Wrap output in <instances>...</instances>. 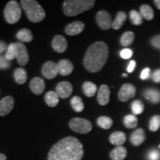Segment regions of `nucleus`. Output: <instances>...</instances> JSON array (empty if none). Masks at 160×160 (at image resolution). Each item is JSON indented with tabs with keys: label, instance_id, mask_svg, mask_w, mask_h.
I'll use <instances>...</instances> for the list:
<instances>
[{
	"label": "nucleus",
	"instance_id": "1",
	"mask_svg": "<svg viewBox=\"0 0 160 160\" xmlns=\"http://www.w3.org/2000/svg\"><path fill=\"white\" fill-rule=\"evenodd\" d=\"M83 145L77 138L68 137L59 140L50 150L48 160H82Z\"/></svg>",
	"mask_w": 160,
	"mask_h": 160
},
{
	"label": "nucleus",
	"instance_id": "2",
	"mask_svg": "<svg viewBox=\"0 0 160 160\" xmlns=\"http://www.w3.org/2000/svg\"><path fill=\"white\" fill-rule=\"evenodd\" d=\"M109 56V48L103 42H97L91 45L86 52L84 58V65L91 73H97L107 62Z\"/></svg>",
	"mask_w": 160,
	"mask_h": 160
},
{
	"label": "nucleus",
	"instance_id": "3",
	"mask_svg": "<svg viewBox=\"0 0 160 160\" xmlns=\"http://www.w3.org/2000/svg\"><path fill=\"white\" fill-rule=\"evenodd\" d=\"M94 5L93 0H66L63 2V11L67 17H74L89 11Z\"/></svg>",
	"mask_w": 160,
	"mask_h": 160
},
{
	"label": "nucleus",
	"instance_id": "4",
	"mask_svg": "<svg viewBox=\"0 0 160 160\" xmlns=\"http://www.w3.org/2000/svg\"><path fill=\"white\" fill-rule=\"evenodd\" d=\"M21 5L27 17L32 22H39L45 19V12L43 8L35 0H22Z\"/></svg>",
	"mask_w": 160,
	"mask_h": 160
},
{
	"label": "nucleus",
	"instance_id": "5",
	"mask_svg": "<svg viewBox=\"0 0 160 160\" xmlns=\"http://www.w3.org/2000/svg\"><path fill=\"white\" fill-rule=\"evenodd\" d=\"M4 17L7 22L11 25L19 21L22 17V10L17 1L12 0L8 2L4 10Z\"/></svg>",
	"mask_w": 160,
	"mask_h": 160
},
{
	"label": "nucleus",
	"instance_id": "6",
	"mask_svg": "<svg viewBox=\"0 0 160 160\" xmlns=\"http://www.w3.org/2000/svg\"><path fill=\"white\" fill-rule=\"evenodd\" d=\"M69 127L71 128L72 131L77 133L85 134V133H89L92 130V124L88 119L75 117L70 121Z\"/></svg>",
	"mask_w": 160,
	"mask_h": 160
},
{
	"label": "nucleus",
	"instance_id": "7",
	"mask_svg": "<svg viewBox=\"0 0 160 160\" xmlns=\"http://www.w3.org/2000/svg\"><path fill=\"white\" fill-rule=\"evenodd\" d=\"M96 21L100 28L108 30L112 27V19L110 13L106 11H100L96 16Z\"/></svg>",
	"mask_w": 160,
	"mask_h": 160
},
{
	"label": "nucleus",
	"instance_id": "8",
	"mask_svg": "<svg viewBox=\"0 0 160 160\" xmlns=\"http://www.w3.org/2000/svg\"><path fill=\"white\" fill-rule=\"evenodd\" d=\"M58 72L57 64L53 61L46 62L42 68V74L45 79H52L57 77Z\"/></svg>",
	"mask_w": 160,
	"mask_h": 160
},
{
	"label": "nucleus",
	"instance_id": "9",
	"mask_svg": "<svg viewBox=\"0 0 160 160\" xmlns=\"http://www.w3.org/2000/svg\"><path fill=\"white\" fill-rule=\"evenodd\" d=\"M136 95V88L131 84H125L122 86L118 93V98L121 102H127Z\"/></svg>",
	"mask_w": 160,
	"mask_h": 160
},
{
	"label": "nucleus",
	"instance_id": "10",
	"mask_svg": "<svg viewBox=\"0 0 160 160\" xmlns=\"http://www.w3.org/2000/svg\"><path fill=\"white\" fill-rule=\"evenodd\" d=\"M17 43V60L19 65L24 66L29 61V54L28 50L26 48L25 45L21 42H18Z\"/></svg>",
	"mask_w": 160,
	"mask_h": 160
},
{
	"label": "nucleus",
	"instance_id": "11",
	"mask_svg": "<svg viewBox=\"0 0 160 160\" xmlns=\"http://www.w3.org/2000/svg\"><path fill=\"white\" fill-rule=\"evenodd\" d=\"M14 106V99L11 96H8L0 101V117H4L11 113Z\"/></svg>",
	"mask_w": 160,
	"mask_h": 160
},
{
	"label": "nucleus",
	"instance_id": "12",
	"mask_svg": "<svg viewBox=\"0 0 160 160\" xmlns=\"http://www.w3.org/2000/svg\"><path fill=\"white\" fill-rule=\"evenodd\" d=\"M56 92L60 98L66 99L71 95L73 86L68 82H61L56 87Z\"/></svg>",
	"mask_w": 160,
	"mask_h": 160
},
{
	"label": "nucleus",
	"instance_id": "13",
	"mask_svg": "<svg viewBox=\"0 0 160 160\" xmlns=\"http://www.w3.org/2000/svg\"><path fill=\"white\" fill-rule=\"evenodd\" d=\"M52 48L57 53H64L68 48V42L65 38L61 35H57L52 40Z\"/></svg>",
	"mask_w": 160,
	"mask_h": 160
},
{
	"label": "nucleus",
	"instance_id": "14",
	"mask_svg": "<svg viewBox=\"0 0 160 160\" xmlns=\"http://www.w3.org/2000/svg\"><path fill=\"white\" fill-rule=\"evenodd\" d=\"M85 24L82 22L77 21L68 25L65 27V32L68 36H76L81 33L85 29Z\"/></svg>",
	"mask_w": 160,
	"mask_h": 160
},
{
	"label": "nucleus",
	"instance_id": "15",
	"mask_svg": "<svg viewBox=\"0 0 160 160\" xmlns=\"http://www.w3.org/2000/svg\"><path fill=\"white\" fill-rule=\"evenodd\" d=\"M110 94L111 91L108 86L102 85L100 86L97 93V101L100 105H106L110 101Z\"/></svg>",
	"mask_w": 160,
	"mask_h": 160
},
{
	"label": "nucleus",
	"instance_id": "16",
	"mask_svg": "<svg viewBox=\"0 0 160 160\" xmlns=\"http://www.w3.org/2000/svg\"><path fill=\"white\" fill-rule=\"evenodd\" d=\"M30 88L31 91L36 95H40L45 89V83L42 78L35 77L31 81Z\"/></svg>",
	"mask_w": 160,
	"mask_h": 160
},
{
	"label": "nucleus",
	"instance_id": "17",
	"mask_svg": "<svg viewBox=\"0 0 160 160\" xmlns=\"http://www.w3.org/2000/svg\"><path fill=\"white\" fill-rule=\"evenodd\" d=\"M58 72L62 76H68L73 72V65L71 61L68 59H62L57 63Z\"/></svg>",
	"mask_w": 160,
	"mask_h": 160
},
{
	"label": "nucleus",
	"instance_id": "18",
	"mask_svg": "<svg viewBox=\"0 0 160 160\" xmlns=\"http://www.w3.org/2000/svg\"><path fill=\"white\" fill-rule=\"evenodd\" d=\"M130 140H131V142L133 145L139 146L141 145L145 140V133L144 130L142 128L135 130L132 133Z\"/></svg>",
	"mask_w": 160,
	"mask_h": 160
},
{
	"label": "nucleus",
	"instance_id": "19",
	"mask_svg": "<svg viewBox=\"0 0 160 160\" xmlns=\"http://www.w3.org/2000/svg\"><path fill=\"white\" fill-rule=\"evenodd\" d=\"M127 150L122 146H117L110 153V158L112 160H123L127 157Z\"/></svg>",
	"mask_w": 160,
	"mask_h": 160
},
{
	"label": "nucleus",
	"instance_id": "20",
	"mask_svg": "<svg viewBox=\"0 0 160 160\" xmlns=\"http://www.w3.org/2000/svg\"><path fill=\"white\" fill-rule=\"evenodd\" d=\"M110 142L113 145L117 146H121L126 141V135L125 133L122 131H117L113 132L110 136Z\"/></svg>",
	"mask_w": 160,
	"mask_h": 160
},
{
	"label": "nucleus",
	"instance_id": "21",
	"mask_svg": "<svg viewBox=\"0 0 160 160\" xmlns=\"http://www.w3.org/2000/svg\"><path fill=\"white\" fill-rule=\"evenodd\" d=\"M145 97L147 99H148L151 103L157 104L160 102V92L156 89H147L145 90Z\"/></svg>",
	"mask_w": 160,
	"mask_h": 160
},
{
	"label": "nucleus",
	"instance_id": "22",
	"mask_svg": "<svg viewBox=\"0 0 160 160\" xmlns=\"http://www.w3.org/2000/svg\"><path fill=\"white\" fill-rule=\"evenodd\" d=\"M126 19H127V15L125 12L120 11L117 14L115 19L112 23V28L114 30H119L122 27L124 23L125 22Z\"/></svg>",
	"mask_w": 160,
	"mask_h": 160
},
{
	"label": "nucleus",
	"instance_id": "23",
	"mask_svg": "<svg viewBox=\"0 0 160 160\" xmlns=\"http://www.w3.org/2000/svg\"><path fill=\"white\" fill-rule=\"evenodd\" d=\"M59 98L57 92L48 91L45 96V100L47 105L50 107H55L59 103Z\"/></svg>",
	"mask_w": 160,
	"mask_h": 160
},
{
	"label": "nucleus",
	"instance_id": "24",
	"mask_svg": "<svg viewBox=\"0 0 160 160\" xmlns=\"http://www.w3.org/2000/svg\"><path fill=\"white\" fill-rule=\"evenodd\" d=\"M17 38L21 41V42H30L33 39L31 31L27 28L20 30L17 33Z\"/></svg>",
	"mask_w": 160,
	"mask_h": 160
},
{
	"label": "nucleus",
	"instance_id": "25",
	"mask_svg": "<svg viewBox=\"0 0 160 160\" xmlns=\"http://www.w3.org/2000/svg\"><path fill=\"white\" fill-rule=\"evenodd\" d=\"M82 89L84 93L88 97H92L96 94L97 91V87L94 83L91 82H85L82 85Z\"/></svg>",
	"mask_w": 160,
	"mask_h": 160
},
{
	"label": "nucleus",
	"instance_id": "26",
	"mask_svg": "<svg viewBox=\"0 0 160 160\" xmlns=\"http://www.w3.org/2000/svg\"><path fill=\"white\" fill-rule=\"evenodd\" d=\"M13 77H14L15 81L17 82L19 85H23L25 83L26 80H27L28 74L27 72L24 68H19L16 69L13 73Z\"/></svg>",
	"mask_w": 160,
	"mask_h": 160
},
{
	"label": "nucleus",
	"instance_id": "27",
	"mask_svg": "<svg viewBox=\"0 0 160 160\" xmlns=\"http://www.w3.org/2000/svg\"><path fill=\"white\" fill-rule=\"evenodd\" d=\"M140 14L147 20H151L154 17V12L148 5H143L140 7Z\"/></svg>",
	"mask_w": 160,
	"mask_h": 160
},
{
	"label": "nucleus",
	"instance_id": "28",
	"mask_svg": "<svg viewBox=\"0 0 160 160\" xmlns=\"http://www.w3.org/2000/svg\"><path fill=\"white\" fill-rule=\"evenodd\" d=\"M123 122L127 128H135L138 125V119L135 115L129 114L125 116V118H124Z\"/></svg>",
	"mask_w": 160,
	"mask_h": 160
},
{
	"label": "nucleus",
	"instance_id": "29",
	"mask_svg": "<svg viewBox=\"0 0 160 160\" xmlns=\"http://www.w3.org/2000/svg\"><path fill=\"white\" fill-rule=\"evenodd\" d=\"M134 40V33L132 31H127L124 33L120 39V43L123 46H128L133 43Z\"/></svg>",
	"mask_w": 160,
	"mask_h": 160
},
{
	"label": "nucleus",
	"instance_id": "30",
	"mask_svg": "<svg viewBox=\"0 0 160 160\" xmlns=\"http://www.w3.org/2000/svg\"><path fill=\"white\" fill-rule=\"evenodd\" d=\"M71 104L72 106V108L76 112H82L84 110V104L82 100L79 97H73L71 100Z\"/></svg>",
	"mask_w": 160,
	"mask_h": 160
},
{
	"label": "nucleus",
	"instance_id": "31",
	"mask_svg": "<svg viewBox=\"0 0 160 160\" xmlns=\"http://www.w3.org/2000/svg\"><path fill=\"white\" fill-rule=\"evenodd\" d=\"M17 43H11L10 44L8 47L7 51H6V53L5 57L6 59L9 61L14 59L17 58Z\"/></svg>",
	"mask_w": 160,
	"mask_h": 160
},
{
	"label": "nucleus",
	"instance_id": "32",
	"mask_svg": "<svg viewBox=\"0 0 160 160\" xmlns=\"http://www.w3.org/2000/svg\"><path fill=\"white\" fill-rule=\"evenodd\" d=\"M97 125L103 129H109L113 125V120L108 117H100L97 119Z\"/></svg>",
	"mask_w": 160,
	"mask_h": 160
},
{
	"label": "nucleus",
	"instance_id": "33",
	"mask_svg": "<svg viewBox=\"0 0 160 160\" xmlns=\"http://www.w3.org/2000/svg\"><path fill=\"white\" fill-rule=\"evenodd\" d=\"M132 113L133 115H139L144 111V105L140 100H135L131 105Z\"/></svg>",
	"mask_w": 160,
	"mask_h": 160
},
{
	"label": "nucleus",
	"instance_id": "34",
	"mask_svg": "<svg viewBox=\"0 0 160 160\" xmlns=\"http://www.w3.org/2000/svg\"><path fill=\"white\" fill-rule=\"evenodd\" d=\"M130 18L133 25H140L142 24V17L137 11H131L130 12Z\"/></svg>",
	"mask_w": 160,
	"mask_h": 160
},
{
	"label": "nucleus",
	"instance_id": "35",
	"mask_svg": "<svg viewBox=\"0 0 160 160\" xmlns=\"http://www.w3.org/2000/svg\"><path fill=\"white\" fill-rule=\"evenodd\" d=\"M160 128V116H153L150 120L149 129L151 131H157Z\"/></svg>",
	"mask_w": 160,
	"mask_h": 160
},
{
	"label": "nucleus",
	"instance_id": "36",
	"mask_svg": "<svg viewBox=\"0 0 160 160\" xmlns=\"http://www.w3.org/2000/svg\"><path fill=\"white\" fill-rule=\"evenodd\" d=\"M11 64L9 60L6 59L5 56H0V69L6 70L11 67Z\"/></svg>",
	"mask_w": 160,
	"mask_h": 160
},
{
	"label": "nucleus",
	"instance_id": "37",
	"mask_svg": "<svg viewBox=\"0 0 160 160\" xmlns=\"http://www.w3.org/2000/svg\"><path fill=\"white\" fill-rule=\"evenodd\" d=\"M148 160H160V153L156 150H153L148 154Z\"/></svg>",
	"mask_w": 160,
	"mask_h": 160
},
{
	"label": "nucleus",
	"instance_id": "38",
	"mask_svg": "<svg viewBox=\"0 0 160 160\" xmlns=\"http://www.w3.org/2000/svg\"><path fill=\"white\" fill-rule=\"evenodd\" d=\"M132 55H133V51H132L131 49H123L122 50L121 52H120V56H121V57L125 59H130V58L132 57Z\"/></svg>",
	"mask_w": 160,
	"mask_h": 160
},
{
	"label": "nucleus",
	"instance_id": "39",
	"mask_svg": "<svg viewBox=\"0 0 160 160\" xmlns=\"http://www.w3.org/2000/svg\"><path fill=\"white\" fill-rule=\"evenodd\" d=\"M151 45L157 49H160V34L155 36L151 39Z\"/></svg>",
	"mask_w": 160,
	"mask_h": 160
},
{
	"label": "nucleus",
	"instance_id": "40",
	"mask_svg": "<svg viewBox=\"0 0 160 160\" xmlns=\"http://www.w3.org/2000/svg\"><path fill=\"white\" fill-rule=\"evenodd\" d=\"M152 78H153V82H160V69L156 70V71L153 72V75H152Z\"/></svg>",
	"mask_w": 160,
	"mask_h": 160
},
{
	"label": "nucleus",
	"instance_id": "41",
	"mask_svg": "<svg viewBox=\"0 0 160 160\" xmlns=\"http://www.w3.org/2000/svg\"><path fill=\"white\" fill-rule=\"evenodd\" d=\"M149 74H150V68H145L142 71L141 75H140V78L143 80L147 79L149 77Z\"/></svg>",
	"mask_w": 160,
	"mask_h": 160
},
{
	"label": "nucleus",
	"instance_id": "42",
	"mask_svg": "<svg viewBox=\"0 0 160 160\" xmlns=\"http://www.w3.org/2000/svg\"><path fill=\"white\" fill-rule=\"evenodd\" d=\"M135 66H136L135 61L132 60V61L130 62L129 65H128V68H127L128 72V73H132L135 68Z\"/></svg>",
	"mask_w": 160,
	"mask_h": 160
},
{
	"label": "nucleus",
	"instance_id": "43",
	"mask_svg": "<svg viewBox=\"0 0 160 160\" xmlns=\"http://www.w3.org/2000/svg\"><path fill=\"white\" fill-rule=\"evenodd\" d=\"M8 47V46L7 45V44H6V42H3V41H1V40H0V53H3V52H5V51H7Z\"/></svg>",
	"mask_w": 160,
	"mask_h": 160
},
{
	"label": "nucleus",
	"instance_id": "44",
	"mask_svg": "<svg viewBox=\"0 0 160 160\" xmlns=\"http://www.w3.org/2000/svg\"><path fill=\"white\" fill-rule=\"evenodd\" d=\"M154 3L156 6L157 7V8L160 10V0H155Z\"/></svg>",
	"mask_w": 160,
	"mask_h": 160
},
{
	"label": "nucleus",
	"instance_id": "45",
	"mask_svg": "<svg viewBox=\"0 0 160 160\" xmlns=\"http://www.w3.org/2000/svg\"><path fill=\"white\" fill-rule=\"evenodd\" d=\"M0 160H7L6 156L3 153H0Z\"/></svg>",
	"mask_w": 160,
	"mask_h": 160
},
{
	"label": "nucleus",
	"instance_id": "46",
	"mask_svg": "<svg viewBox=\"0 0 160 160\" xmlns=\"http://www.w3.org/2000/svg\"><path fill=\"white\" fill-rule=\"evenodd\" d=\"M123 77H127V74H125V73H123Z\"/></svg>",
	"mask_w": 160,
	"mask_h": 160
},
{
	"label": "nucleus",
	"instance_id": "47",
	"mask_svg": "<svg viewBox=\"0 0 160 160\" xmlns=\"http://www.w3.org/2000/svg\"><path fill=\"white\" fill-rule=\"evenodd\" d=\"M159 146H160V145H159Z\"/></svg>",
	"mask_w": 160,
	"mask_h": 160
}]
</instances>
